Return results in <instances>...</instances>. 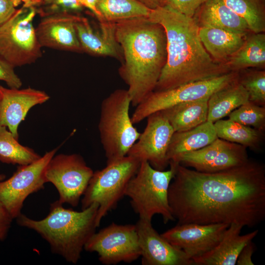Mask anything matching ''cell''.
<instances>
[{
  "mask_svg": "<svg viewBox=\"0 0 265 265\" xmlns=\"http://www.w3.org/2000/svg\"><path fill=\"white\" fill-rule=\"evenodd\" d=\"M57 149L46 152L30 164L19 165L9 178L0 181V201L13 219L22 213L26 198L30 194L44 189L46 183V166Z\"/></svg>",
  "mask_w": 265,
  "mask_h": 265,
  "instance_id": "cell-12",
  "label": "cell"
},
{
  "mask_svg": "<svg viewBox=\"0 0 265 265\" xmlns=\"http://www.w3.org/2000/svg\"><path fill=\"white\" fill-rule=\"evenodd\" d=\"M140 162L137 159L127 155L94 172L82 195L81 204V210L93 203L98 204L97 227L102 218L116 208L118 202L125 196L126 186L136 173Z\"/></svg>",
  "mask_w": 265,
  "mask_h": 265,
  "instance_id": "cell-7",
  "label": "cell"
},
{
  "mask_svg": "<svg viewBox=\"0 0 265 265\" xmlns=\"http://www.w3.org/2000/svg\"><path fill=\"white\" fill-rule=\"evenodd\" d=\"M234 13L242 18L254 33L265 30L264 0H221Z\"/></svg>",
  "mask_w": 265,
  "mask_h": 265,
  "instance_id": "cell-30",
  "label": "cell"
},
{
  "mask_svg": "<svg viewBox=\"0 0 265 265\" xmlns=\"http://www.w3.org/2000/svg\"><path fill=\"white\" fill-rule=\"evenodd\" d=\"M170 169L157 170L142 161L135 174L128 182L125 196L139 218L152 221L154 215L162 216L166 224L174 221L168 203V191L175 174L176 162L170 161Z\"/></svg>",
  "mask_w": 265,
  "mask_h": 265,
  "instance_id": "cell-5",
  "label": "cell"
},
{
  "mask_svg": "<svg viewBox=\"0 0 265 265\" xmlns=\"http://www.w3.org/2000/svg\"><path fill=\"white\" fill-rule=\"evenodd\" d=\"M207 0H163L162 6L168 7L187 17L193 18Z\"/></svg>",
  "mask_w": 265,
  "mask_h": 265,
  "instance_id": "cell-34",
  "label": "cell"
},
{
  "mask_svg": "<svg viewBox=\"0 0 265 265\" xmlns=\"http://www.w3.org/2000/svg\"><path fill=\"white\" fill-rule=\"evenodd\" d=\"M35 7L22 6L0 26V57L14 67L30 64L42 56L33 21Z\"/></svg>",
  "mask_w": 265,
  "mask_h": 265,
  "instance_id": "cell-8",
  "label": "cell"
},
{
  "mask_svg": "<svg viewBox=\"0 0 265 265\" xmlns=\"http://www.w3.org/2000/svg\"><path fill=\"white\" fill-rule=\"evenodd\" d=\"M209 98L180 103L161 111L175 132L186 131L207 121Z\"/></svg>",
  "mask_w": 265,
  "mask_h": 265,
  "instance_id": "cell-25",
  "label": "cell"
},
{
  "mask_svg": "<svg viewBox=\"0 0 265 265\" xmlns=\"http://www.w3.org/2000/svg\"><path fill=\"white\" fill-rule=\"evenodd\" d=\"M41 156L32 149L24 146L5 126L0 125V161L24 165L30 164Z\"/></svg>",
  "mask_w": 265,
  "mask_h": 265,
  "instance_id": "cell-29",
  "label": "cell"
},
{
  "mask_svg": "<svg viewBox=\"0 0 265 265\" xmlns=\"http://www.w3.org/2000/svg\"><path fill=\"white\" fill-rule=\"evenodd\" d=\"M115 34L124 59L119 74L136 106L154 91L166 63L165 32L148 17H141L115 23Z\"/></svg>",
  "mask_w": 265,
  "mask_h": 265,
  "instance_id": "cell-3",
  "label": "cell"
},
{
  "mask_svg": "<svg viewBox=\"0 0 265 265\" xmlns=\"http://www.w3.org/2000/svg\"><path fill=\"white\" fill-rule=\"evenodd\" d=\"M147 119L143 132L127 155L146 161L157 170H164L169 163L167 153L174 130L161 111Z\"/></svg>",
  "mask_w": 265,
  "mask_h": 265,
  "instance_id": "cell-13",
  "label": "cell"
},
{
  "mask_svg": "<svg viewBox=\"0 0 265 265\" xmlns=\"http://www.w3.org/2000/svg\"><path fill=\"white\" fill-rule=\"evenodd\" d=\"M218 138L256 150L263 139V132L230 119L214 123Z\"/></svg>",
  "mask_w": 265,
  "mask_h": 265,
  "instance_id": "cell-28",
  "label": "cell"
},
{
  "mask_svg": "<svg viewBox=\"0 0 265 265\" xmlns=\"http://www.w3.org/2000/svg\"><path fill=\"white\" fill-rule=\"evenodd\" d=\"M85 7L87 8L96 16L98 21L101 20L100 16L98 12L96 4L97 0H81Z\"/></svg>",
  "mask_w": 265,
  "mask_h": 265,
  "instance_id": "cell-41",
  "label": "cell"
},
{
  "mask_svg": "<svg viewBox=\"0 0 265 265\" xmlns=\"http://www.w3.org/2000/svg\"><path fill=\"white\" fill-rule=\"evenodd\" d=\"M229 225L177 224L161 235L192 261L212 249L221 240Z\"/></svg>",
  "mask_w": 265,
  "mask_h": 265,
  "instance_id": "cell-15",
  "label": "cell"
},
{
  "mask_svg": "<svg viewBox=\"0 0 265 265\" xmlns=\"http://www.w3.org/2000/svg\"><path fill=\"white\" fill-rule=\"evenodd\" d=\"M248 160L245 147L217 137L200 149L181 154L170 161L210 173L240 166Z\"/></svg>",
  "mask_w": 265,
  "mask_h": 265,
  "instance_id": "cell-14",
  "label": "cell"
},
{
  "mask_svg": "<svg viewBox=\"0 0 265 265\" xmlns=\"http://www.w3.org/2000/svg\"><path fill=\"white\" fill-rule=\"evenodd\" d=\"M168 199L178 224L256 226L265 218V165L249 159L240 166L209 173L176 162Z\"/></svg>",
  "mask_w": 265,
  "mask_h": 265,
  "instance_id": "cell-1",
  "label": "cell"
},
{
  "mask_svg": "<svg viewBox=\"0 0 265 265\" xmlns=\"http://www.w3.org/2000/svg\"><path fill=\"white\" fill-rule=\"evenodd\" d=\"M238 80L247 92L249 101L260 106H265V72L250 71L241 77L238 75Z\"/></svg>",
  "mask_w": 265,
  "mask_h": 265,
  "instance_id": "cell-32",
  "label": "cell"
},
{
  "mask_svg": "<svg viewBox=\"0 0 265 265\" xmlns=\"http://www.w3.org/2000/svg\"><path fill=\"white\" fill-rule=\"evenodd\" d=\"M10 63L0 57V80L5 82L8 86L13 88H20L22 81Z\"/></svg>",
  "mask_w": 265,
  "mask_h": 265,
  "instance_id": "cell-35",
  "label": "cell"
},
{
  "mask_svg": "<svg viewBox=\"0 0 265 265\" xmlns=\"http://www.w3.org/2000/svg\"><path fill=\"white\" fill-rule=\"evenodd\" d=\"M15 7L19 6L21 2L23 3V6L26 8L37 7L42 0H11Z\"/></svg>",
  "mask_w": 265,
  "mask_h": 265,
  "instance_id": "cell-39",
  "label": "cell"
},
{
  "mask_svg": "<svg viewBox=\"0 0 265 265\" xmlns=\"http://www.w3.org/2000/svg\"><path fill=\"white\" fill-rule=\"evenodd\" d=\"M199 26L222 29L247 34L250 31L245 21L228 7L221 0H207L195 14Z\"/></svg>",
  "mask_w": 265,
  "mask_h": 265,
  "instance_id": "cell-21",
  "label": "cell"
},
{
  "mask_svg": "<svg viewBox=\"0 0 265 265\" xmlns=\"http://www.w3.org/2000/svg\"><path fill=\"white\" fill-rule=\"evenodd\" d=\"M50 98L45 91L30 87L20 89L0 85V125L6 127L18 139L19 126L29 110Z\"/></svg>",
  "mask_w": 265,
  "mask_h": 265,
  "instance_id": "cell-17",
  "label": "cell"
},
{
  "mask_svg": "<svg viewBox=\"0 0 265 265\" xmlns=\"http://www.w3.org/2000/svg\"><path fill=\"white\" fill-rule=\"evenodd\" d=\"M79 15L60 12L42 17L35 28L42 47L74 52H83L75 26Z\"/></svg>",
  "mask_w": 265,
  "mask_h": 265,
  "instance_id": "cell-18",
  "label": "cell"
},
{
  "mask_svg": "<svg viewBox=\"0 0 265 265\" xmlns=\"http://www.w3.org/2000/svg\"><path fill=\"white\" fill-rule=\"evenodd\" d=\"M229 119L264 132L265 128V107L248 101L232 111Z\"/></svg>",
  "mask_w": 265,
  "mask_h": 265,
  "instance_id": "cell-31",
  "label": "cell"
},
{
  "mask_svg": "<svg viewBox=\"0 0 265 265\" xmlns=\"http://www.w3.org/2000/svg\"><path fill=\"white\" fill-rule=\"evenodd\" d=\"M85 7L81 0H42L36 7L41 16L60 13H76Z\"/></svg>",
  "mask_w": 265,
  "mask_h": 265,
  "instance_id": "cell-33",
  "label": "cell"
},
{
  "mask_svg": "<svg viewBox=\"0 0 265 265\" xmlns=\"http://www.w3.org/2000/svg\"><path fill=\"white\" fill-rule=\"evenodd\" d=\"M231 71L265 65V34L254 33L246 37L240 48L225 63Z\"/></svg>",
  "mask_w": 265,
  "mask_h": 265,
  "instance_id": "cell-26",
  "label": "cell"
},
{
  "mask_svg": "<svg viewBox=\"0 0 265 265\" xmlns=\"http://www.w3.org/2000/svg\"><path fill=\"white\" fill-rule=\"evenodd\" d=\"M6 176L2 173H0V181H3L5 179Z\"/></svg>",
  "mask_w": 265,
  "mask_h": 265,
  "instance_id": "cell-42",
  "label": "cell"
},
{
  "mask_svg": "<svg viewBox=\"0 0 265 265\" xmlns=\"http://www.w3.org/2000/svg\"><path fill=\"white\" fill-rule=\"evenodd\" d=\"M16 11L11 0H0V26L8 21Z\"/></svg>",
  "mask_w": 265,
  "mask_h": 265,
  "instance_id": "cell-38",
  "label": "cell"
},
{
  "mask_svg": "<svg viewBox=\"0 0 265 265\" xmlns=\"http://www.w3.org/2000/svg\"><path fill=\"white\" fill-rule=\"evenodd\" d=\"M248 101V94L238 79L210 96L207 121L214 123Z\"/></svg>",
  "mask_w": 265,
  "mask_h": 265,
  "instance_id": "cell-24",
  "label": "cell"
},
{
  "mask_svg": "<svg viewBox=\"0 0 265 265\" xmlns=\"http://www.w3.org/2000/svg\"><path fill=\"white\" fill-rule=\"evenodd\" d=\"M148 18L163 27L166 38V61L154 91L170 89L231 72L224 63L214 60L205 50L194 17L161 6L151 10Z\"/></svg>",
  "mask_w": 265,
  "mask_h": 265,
  "instance_id": "cell-2",
  "label": "cell"
},
{
  "mask_svg": "<svg viewBox=\"0 0 265 265\" xmlns=\"http://www.w3.org/2000/svg\"><path fill=\"white\" fill-rule=\"evenodd\" d=\"M13 218L0 201V240H4L10 228Z\"/></svg>",
  "mask_w": 265,
  "mask_h": 265,
  "instance_id": "cell-36",
  "label": "cell"
},
{
  "mask_svg": "<svg viewBox=\"0 0 265 265\" xmlns=\"http://www.w3.org/2000/svg\"><path fill=\"white\" fill-rule=\"evenodd\" d=\"M131 100L127 90L116 89L102 101L98 130L106 163L127 156L140 133L133 126L129 110Z\"/></svg>",
  "mask_w": 265,
  "mask_h": 265,
  "instance_id": "cell-6",
  "label": "cell"
},
{
  "mask_svg": "<svg viewBox=\"0 0 265 265\" xmlns=\"http://www.w3.org/2000/svg\"><path fill=\"white\" fill-rule=\"evenodd\" d=\"M243 226L236 223H231L219 242L211 251L192 260L197 265H235L243 247L257 236L255 230L241 235Z\"/></svg>",
  "mask_w": 265,
  "mask_h": 265,
  "instance_id": "cell-20",
  "label": "cell"
},
{
  "mask_svg": "<svg viewBox=\"0 0 265 265\" xmlns=\"http://www.w3.org/2000/svg\"><path fill=\"white\" fill-rule=\"evenodd\" d=\"M100 28L96 29L88 20L79 15L75 26L83 52L99 56L123 59L121 49L115 34V23L99 21Z\"/></svg>",
  "mask_w": 265,
  "mask_h": 265,
  "instance_id": "cell-19",
  "label": "cell"
},
{
  "mask_svg": "<svg viewBox=\"0 0 265 265\" xmlns=\"http://www.w3.org/2000/svg\"><path fill=\"white\" fill-rule=\"evenodd\" d=\"M255 244L251 240L241 249L237 260L238 265H253L252 256L255 251Z\"/></svg>",
  "mask_w": 265,
  "mask_h": 265,
  "instance_id": "cell-37",
  "label": "cell"
},
{
  "mask_svg": "<svg viewBox=\"0 0 265 265\" xmlns=\"http://www.w3.org/2000/svg\"><path fill=\"white\" fill-rule=\"evenodd\" d=\"M98 208V204L93 203L76 211L64 208L57 200L51 204L49 214L42 219H33L22 213L16 219L19 225L39 234L49 244L53 253L76 264L85 244L95 232Z\"/></svg>",
  "mask_w": 265,
  "mask_h": 265,
  "instance_id": "cell-4",
  "label": "cell"
},
{
  "mask_svg": "<svg viewBox=\"0 0 265 265\" xmlns=\"http://www.w3.org/2000/svg\"><path fill=\"white\" fill-rule=\"evenodd\" d=\"M217 138L214 123L207 121L190 130L174 132L167 153L169 161L178 156L200 149Z\"/></svg>",
  "mask_w": 265,
  "mask_h": 265,
  "instance_id": "cell-23",
  "label": "cell"
},
{
  "mask_svg": "<svg viewBox=\"0 0 265 265\" xmlns=\"http://www.w3.org/2000/svg\"><path fill=\"white\" fill-rule=\"evenodd\" d=\"M84 249L97 253L99 261L106 265L120 262L131 263L141 255L135 224L119 225L112 222L95 232Z\"/></svg>",
  "mask_w": 265,
  "mask_h": 265,
  "instance_id": "cell-11",
  "label": "cell"
},
{
  "mask_svg": "<svg viewBox=\"0 0 265 265\" xmlns=\"http://www.w3.org/2000/svg\"><path fill=\"white\" fill-rule=\"evenodd\" d=\"M238 77L237 72L231 71L212 79L187 83L170 89L154 91L136 106L131 117L132 121L133 124H137L155 112L176 105L209 98Z\"/></svg>",
  "mask_w": 265,
  "mask_h": 265,
  "instance_id": "cell-9",
  "label": "cell"
},
{
  "mask_svg": "<svg viewBox=\"0 0 265 265\" xmlns=\"http://www.w3.org/2000/svg\"><path fill=\"white\" fill-rule=\"evenodd\" d=\"M199 34L208 53L221 63L227 62L240 48L247 37V34L207 26H199Z\"/></svg>",
  "mask_w": 265,
  "mask_h": 265,
  "instance_id": "cell-22",
  "label": "cell"
},
{
  "mask_svg": "<svg viewBox=\"0 0 265 265\" xmlns=\"http://www.w3.org/2000/svg\"><path fill=\"white\" fill-rule=\"evenodd\" d=\"M150 10L162 6L163 0H135Z\"/></svg>",
  "mask_w": 265,
  "mask_h": 265,
  "instance_id": "cell-40",
  "label": "cell"
},
{
  "mask_svg": "<svg viewBox=\"0 0 265 265\" xmlns=\"http://www.w3.org/2000/svg\"><path fill=\"white\" fill-rule=\"evenodd\" d=\"M96 9L101 20L111 23L148 17L151 10L135 0H97Z\"/></svg>",
  "mask_w": 265,
  "mask_h": 265,
  "instance_id": "cell-27",
  "label": "cell"
},
{
  "mask_svg": "<svg viewBox=\"0 0 265 265\" xmlns=\"http://www.w3.org/2000/svg\"><path fill=\"white\" fill-rule=\"evenodd\" d=\"M93 173L80 155L60 154L48 162L45 177L46 183H51L57 190L60 203L76 207Z\"/></svg>",
  "mask_w": 265,
  "mask_h": 265,
  "instance_id": "cell-10",
  "label": "cell"
},
{
  "mask_svg": "<svg viewBox=\"0 0 265 265\" xmlns=\"http://www.w3.org/2000/svg\"><path fill=\"white\" fill-rule=\"evenodd\" d=\"M135 226L142 265H193L182 250L172 245L158 233L151 221L139 218Z\"/></svg>",
  "mask_w": 265,
  "mask_h": 265,
  "instance_id": "cell-16",
  "label": "cell"
}]
</instances>
